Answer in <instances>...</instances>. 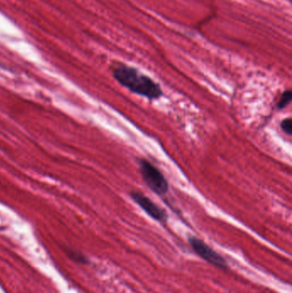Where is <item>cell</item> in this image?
<instances>
[{"label":"cell","instance_id":"cell-3","mask_svg":"<svg viewBox=\"0 0 292 293\" xmlns=\"http://www.w3.org/2000/svg\"><path fill=\"white\" fill-rule=\"evenodd\" d=\"M189 243L193 250L203 260L220 269H227L228 266L225 260L213 248H211L209 245H206L205 242L196 237H190Z\"/></svg>","mask_w":292,"mask_h":293},{"label":"cell","instance_id":"cell-6","mask_svg":"<svg viewBox=\"0 0 292 293\" xmlns=\"http://www.w3.org/2000/svg\"><path fill=\"white\" fill-rule=\"evenodd\" d=\"M282 131L286 135H291L292 132V120L291 118H286L281 122Z\"/></svg>","mask_w":292,"mask_h":293},{"label":"cell","instance_id":"cell-1","mask_svg":"<svg viewBox=\"0 0 292 293\" xmlns=\"http://www.w3.org/2000/svg\"><path fill=\"white\" fill-rule=\"evenodd\" d=\"M114 78L122 86L150 100H156L163 94L161 88L149 76L133 67L124 64H115L112 67Z\"/></svg>","mask_w":292,"mask_h":293},{"label":"cell","instance_id":"cell-2","mask_svg":"<svg viewBox=\"0 0 292 293\" xmlns=\"http://www.w3.org/2000/svg\"><path fill=\"white\" fill-rule=\"evenodd\" d=\"M139 168L142 180L150 190L158 196H164L168 192V182L155 165L147 159H141L139 160Z\"/></svg>","mask_w":292,"mask_h":293},{"label":"cell","instance_id":"cell-5","mask_svg":"<svg viewBox=\"0 0 292 293\" xmlns=\"http://www.w3.org/2000/svg\"><path fill=\"white\" fill-rule=\"evenodd\" d=\"M292 99V93L291 90H286L284 93H282L280 99L278 100L277 107L278 109H283L285 107H287L289 104L291 103Z\"/></svg>","mask_w":292,"mask_h":293},{"label":"cell","instance_id":"cell-4","mask_svg":"<svg viewBox=\"0 0 292 293\" xmlns=\"http://www.w3.org/2000/svg\"><path fill=\"white\" fill-rule=\"evenodd\" d=\"M131 197L132 200L134 201L135 203L137 204L138 206L152 219L161 223L166 222L167 214L165 213V211L162 209L161 207H158V205L155 203L150 198L146 197L144 194L133 191L131 193Z\"/></svg>","mask_w":292,"mask_h":293}]
</instances>
